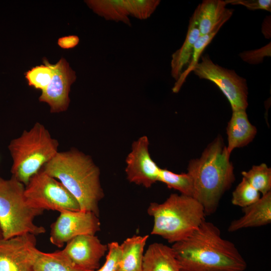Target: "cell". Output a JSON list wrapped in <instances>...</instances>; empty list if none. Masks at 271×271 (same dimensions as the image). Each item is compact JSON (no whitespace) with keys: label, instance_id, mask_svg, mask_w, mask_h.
Here are the masks:
<instances>
[{"label":"cell","instance_id":"obj_1","mask_svg":"<svg viewBox=\"0 0 271 271\" xmlns=\"http://www.w3.org/2000/svg\"><path fill=\"white\" fill-rule=\"evenodd\" d=\"M180 271H244L247 264L219 228L205 220L187 238L172 246Z\"/></svg>","mask_w":271,"mask_h":271},{"label":"cell","instance_id":"obj_2","mask_svg":"<svg viewBox=\"0 0 271 271\" xmlns=\"http://www.w3.org/2000/svg\"><path fill=\"white\" fill-rule=\"evenodd\" d=\"M60 181L78 202L80 210L99 216V202L104 196L100 171L91 158L77 149L59 152L42 168Z\"/></svg>","mask_w":271,"mask_h":271},{"label":"cell","instance_id":"obj_3","mask_svg":"<svg viewBox=\"0 0 271 271\" xmlns=\"http://www.w3.org/2000/svg\"><path fill=\"white\" fill-rule=\"evenodd\" d=\"M230 155L222 138L218 137L200 158L189 162L187 173L193 182V197L202 205L206 216L216 211L222 196L235 180Z\"/></svg>","mask_w":271,"mask_h":271},{"label":"cell","instance_id":"obj_4","mask_svg":"<svg viewBox=\"0 0 271 271\" xmlns=\"http://www.w3.org/2000/svg\"><path fill=\"white\" fill-rule=\"evenodd\" d=\"M148 214L153 217L151 234L160 236L169 243L182 241L205 220L202 205L191 196L171 194L163 203H151Z\"/></svg>","mask_w":271,"mask_h":271},{"label":"cell","instance_id":"obj_5","mask_svg":"<svg viewBox=\"0 0 271 271\" xmlns=\"http://www.w3.org/2000/svg\"><path fill=\"white\" fill-rule=\"evenodd\" d=\"M59 143L45 126L36 122L8 146L12 177L26 186L30 179L59 152Z\"/></svg>","mask_w":271,"mask_h":271},{"label":"cell","instance_id":"obj_6","mask_svg":"<svg viewBox=\"0 0 271 271\" xmlns=\"http://www.w3.org/2000/svg\"><path fill=\"white\" fill-rule=\"evenodd\" d=\"M25 187L13 177L5 179L0 176V228L3 239L28 233L36 236L46 231L34 222L44 211L28 203Z\"/></svg>","mask_w":271,"mask_h":271},{"label":"cell","instance_id":"obj_7","mask_svg":"<svg viewBox=\"0 0 271 271\" xmlns=\"http://www.w3.org/2000/svg\"><path fill=\"white\" fill-rule=\"evenodd\" d=\"M24 195L33 207L44 211L80 210L79 205L62 183L42 169L25 186Z\"/></svg>","mask_w":271,"mask_h":271},{"label":"cell","instance_id":"obj_8","mask_svg":"<svg viewBox=\"0 0 271 271\" xmlns=\"http://www.w3.org/2000/svg\"><path fill=\"white\" fill-rule=\"evenodd\" d=\"M193 70L200 79L214 83L223 92L230 104L232 111L246 110L248 106L246 80L234 70L214 63L208 54L202 55Z\"/></svg>","mask_w":271,"mask_h":271},{"label":"cell","instance_id":"obj_9","mask_svg":"<svg viewBox=\"0 0 271 271\" xmlns=\"http://www.w3.org/2000/svg\"><path fill=\"white\" fill-rule=\"evenodd\" d=\"M100 226L99 217L92 212L63 211L51 225L50 241L61 248L78 236L95 235Z\"/></svg>","mask_w":271,"mask_h":271},{"label":"cell","instance_id":"obj_10","mask_svg":"<svg viewBox=\"0 0 271 271\" xmlns=\"http://www.w3.org/2000/svg\"><path fill=\"white\" fill-rule=\"evenodd\" d=\"M36 244V235L30 233L0 240V271H33Z\"/></svg>","mask_w":271,"mask_h":271},{"label":"cell","instance_id":"obj_11","mask_svg":"<svg viewBox=\"0 0 271 271\" xmlns=\"http://www.w3.org/2000/svg\"><path fill=\"white\" fill-rule=\"evenodd\" d=\"M149 143L146 136L141 137L132 143L125 159V172L127 180L146 188L158 181L161 169L150 155Z\"/></svg>","mask_w":271,"mask_h":271},{"label":"cell","instance_id":"obj_12","mask_svg":"<svg viewBox=\"0 0 271 271\" xmlns=\"http://www.w3.org/2000/svg\"><path fill=\"white\" fill-rule=\"evenodd\" d=\"M43 62L51 69L53 77L48 87L42 91L39 100L49 105L51 112L66 111L70 101L71 85L76 78L75 72L63 58L55 64H50L46 59H43Z\"/></svg>","mask_w":271,"mask_h":271},{"label":"cell","instance_id":"obj_13","mask_svg":"<svg viewBox=\"0 0 271 271\" xmlns=\"http://www.w3.org/2000/svg\"><path fill=\"white\" fill-rule=\"evenodd\" d=\"M107 245L95 235L78 236L68 241L62 253L75 266L87 271L100 267V260L107 251Z\"/></svg>","mask_w":271,"mask_h":271},{"label":"cell","instance_id":"obj_14","mask_svg":"<svg viewBox=\"0 0 271 271\" xmlns=\"http://www.w3.org/2000/svg\"><path fill=\"white\" fill-rule=\"evenodd\" d=\"M243 215L233 220L228 227L229 232L243 228L256 227L271 222V191L261 195L253 204L242 208Z\"/></svg>","mask_w":271,"mask_h":271},{"label":"cell","instance_id":"obj_15","mask_svg":"<svg viewBox=\"0 0 271 271\" xmlns=\"http://www.w3.org/2000/svg\"><path fill=\"white\" fill-rule=\"evenodd\" d=\"M228 153L230 155L236 148L250 143L255 137L257 129L249 121L246 110L232 111L226 128Z\"/></svg>","mask_w":271,"mask_h":271},{"label":"cell","instance_id":"obj_16","mask_svg":"<svg viewBox=\"0 0 271 271\" xmlns=\"http://www.w3.org/2000/svg\"><path fill=\"white\" fill-rule=\"evenodd\" d=\"M226 5L225 1L204 0L197 6L194 13L200 35L209 33L224 19L232 16L234 10Z\"/></svg>","mask_w":271,"mask_h":271},{"label":"cell","instance_id":"obj_17","mask_svg":"<svg viewBox=\"0 0 271 271\" xmlns=\"http://www.w3.org/2000/svg\"><path fill=\"white\" fill-rule=\"evenodd\" d=\"M142 271H180L172 247L162 243L151 244L144 254Z\"/></svg>","mask_w":271,"mask_h":271},{"label":"cell","instance_id":"obj_18","mask_svg":"<svg viewBox=\"0 0 271 271\" xmlns=\"http://www.w3.org/2000/svg\"><path fill=\"white\" fill-rule=\"evenodd\" d=\"M200 35L196 16L193 13L190 19L186 36L182 46L172 55L171 73L176 81L190 63L194 44Z\"/></svg>","mask_w":271,"mask_h":271},{"label":"cell","instance_id":"obj_19","mask_svg":"<svg viewBox=\"0 0 271 271\" xmlns=\"http://www.w3.org/2000/svg\"><path fill=\"white\" fill-rule=\"evenodd\" d=\"M149 235H134L120 244L121 255L118 271H142L144 248Z\"/></svg>","mask_w":271,"mask_h":271},{"label":"cell","instance_id":"obj_20","mask_svg":"<svg viewBox=\"0 0 271 271\" xmlns=\"http://www.w3.org/2000/svg\"><path fill=\"white\" fill-rule=\"evenodd\" d=\"M88 6L106 20L121 22L131 26L127 0H89Z\"/></svg>","mask_w":271,"mask_h":271},{"label":"cell","instance_id":"obj_21","mask_svg":"<svg viewBox=\"0 0 271 271\" xmlns=\"http://www.w3.org/2000/svg\"><path fill=\"white\" fill-rule=\"evenodd\" d=\"M230 18L228 17L224 19L209 33L200 35L194 44L193 52L190 63L184 70L178 79L176 81L172 88V91L174 93H177L180 91L182 85L185 82L187 76L193 71L194 68L199 61L200 57L205 49L210 43L222 26Z\"/></svg>","mask_w":271,"mask_h":271},{"label":"cell","instance_id":"obj_22","mask_svg":"<svg viewBox=\"0 0 271 271\" xmlns=\"http://www.w3.org/2000/svg\"><path fill=\"white\" fill-rule=\"evenodd\" d=\"M33 271H87L74 265L61 252H45L40 250Z\"/></svg>","mask_w":271,"mask_h":271},{"label":"cell","instance_id":"obj_23","mask_svg":"<svg viewBox=\"0 0 271 271\" xmlns=\"http://www.w3.org/2000/svg\"><path fill=\"white\" fill-rule=\"evenodd\" d=\"M158 181L165 184L170 189L179 191L181 194L193 197V182L188 173L177 174L166 169L161 168Z\"/></svg>","mask_w":271,"mask_h":271},{"label":"cell","instance_id":"obj_24","mask_svg":"<svg viewBox=\"0 0 271 271\" xmlns=\"http://www.w3.org/2000/svg\"><path fill=\"white\" fill-rule=\"evenodd\" d=\"M241 174L261 195L270 192L271 169L265 163L253 166L249 170L242 172Z\"/></svg>","mask_w":271,"mask_h":271},{"label":"cell","instance_id":"obj_25","mask_svg":"<svg viewBox=\"0 0 271 271\" xmlns=\"http://www.w3.org/2000/svg\"><path fill=\"white\" fill-rule=\"evenodd\" d=\"M260 197V193L242 178L232 192L231 203L234 205L244 208L256 202Z\"/></svg>","mask_w":271,"mask_h":271},{"label":"cell","instance_id":"obj_26","mask_svg":"<svg viewBox=\"0 0 271 271\" xmlns=\"http://www.w3.org/2000/svg\"><path fill=\"white\" fill-rule=\"evenodd\" d=\"M29 86L42 91L44 90L50 83L53 72L47 65L36 66L25 73Z\"/></svg>","mask_w":271,"mask_h":271},{"label":"cell","instance_id":"obj_27","mask_svg":"<svg viewBox=\"0 0 271 271\" xmlns=\"http://www.w3.org/2000/svg\"><path fill=\"white\" fill-rule=\"evenodd\" d=\"M160 2V0H127L129 16L140 20L147 19Z\"/></svg>","mask_w":271,"mask_h":271},{"label":"cell","instance_id":"obj_28","mask_svg":"<svg viewBox=\"0 0 271 271\" xmlns=\"http://www.w3.org/2000/svg\"><path fill=\"white\" fill-rule=\"evenodd\" d=\"M107 254L103 265L95 271H118L121 250L117 242L113 241L107 244Z\"/></svg>","mask_w":271,"mask_h":271},{"label":"cell","instance_id":"obj_29","mask_svg":"<svg viewBox=\"0 0 271 271\" xmlns=\"http://www.w3.org/2000/svg\"><path fill=\"white\" fill-rule=\"evenodd\" d=\"M240 58L250 64H258L263 62L265 57L271 56V43L259 49L244 51L239 54Z\"/></svg>","mask_w":271,"mask_h":271},{"label":"cell","instance_id":"obj_30","mask_svg":"<svg viewBox=\"0 0 271 271\" xmlns=\"http://www.w3.org/2000/svg\"><path fill=\"white\" fill-rule=\"evenodd\" d=\"M226 5H240L251 11L257 10L271 11L270 0H226Z\"/></svg>","mask_w":271,"mask_h":271},{"label":"cell","instance_id":"obj_31","mask_svg":"<svg viewBox=\"0 0 271 271\" xmlns=\"http://www.w3.org/2000/svg\"><path fill=\"white\" fill-rule=\"evenodd\" d=\"M79 42V38L76 35H69L60 38L58 40V45L62 48L69 49L76 46Z\"/></svg>","mask_w":271,"mask_h":271},{"label":"cell","instance_id":"obj_32","mask_svg":"<svg viewBox=\"0 0 271 271\" xmlns=\"http://www.w3.org/2000/svg\"><path fill=\"white\" fill-rule=\"evenodd\" d=\"M261 31L266 39L270 38V16H267L262 24Z\"/></svg>","mask_w":271,"mask_h":271},{"label":"cell","instance_id":"obj_33","mask_svg":"<svg viewBox=\"0 0 271 271\" xmlns=\"http://www.w3.org/2000/svg\"><path fill=\"white\" fill-rule=\"evenodd\" d=\"M2 239H3V238L2 233L0 228V240Z\"/></svg>","mask_w":271,"mask_h":271}]
</instances>
